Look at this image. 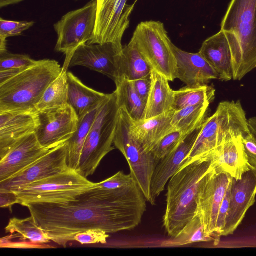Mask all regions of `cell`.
I'll return each instance as SVG.
<instances>
[{"mask_svg": "<svg viewBox=\"0 0 256 256\" xmlns=\"http://www.w3.org/2000/svg\"><path fill=\"white\" fill-rule=\"evenodd\" d=\"M146 201L134 182L114 190L95 186L64 203L34 202L26 207L50 240L66 247L78 233L89 230L113 234L134 229L142 222Z\"/></svg>", "mask_w": 256, "mask_h": 256, "instance_id": "obj_1", "label": "cell"}, {"mask_svg": "<svg viewBox=\"0 0 256 256\" xmlns=\"http://www.w3.org/2000/svg\"><path fill=\"white\" fill-rule=\"evenodd\" d=\"M214 168L212 160H196L169 180L163 225L171 238H176L196 215L201 184Z\"/></svg>", "mask_w": 256, "mask_h": 256, "instance_id": "obj_2", "label": "cell"}, {"mask_svg": "<svg viewBox=\"0 0 256 256\" xmlns=\"http://www.w3.org/2000/svg\"><path fill=\"white\" fill-rule=\"evenodd\" d=\"M62 70L55 60H40L0 85V113L36 110L44 91Z\"/></svg>", "mask_w": 256, "mask_h": 256, "instance_id": "obj_3", "label": "cell"}, {"mask_svg": "<svg viewBox=\"0 0 256 256\" xmlns=\"http://www.w3.org/2000/svg\"><path fill=\"white\" fill-rule=\"evenodd\" d=\"M249 133L248 120L240 102H220L216 112L202 123L192 150L179 170L196 160H212L216 148L228 137L244 136Z\"/></svg>", "mask_w": 256, "mask_h": 256, "instance_id": "obj_4", "label": "cell"}, {"mask_svg": "<svg viewBox=\"0 0 256 256\" xmlns=\"http://www.w3.org/2000/svg\"><path fill=\"white\" fill-rule=\"evenodd\" d=\"M221 30L234 33L238 53L232 63V80H241L256 68V0H232Z\"/></svg>", "mask_w": 256, "mask_h": 256, "instance_id": "obj_5", "label": "cell"}, {"mask_svg": "<svg viewBox=\"0 0 256 256\" xmlns=\"http://www.w3.org/2000/svg\"><path fill=\"white\" fill-rule=\"evenodd\" d=\"M120 108L116 91L108 94L99 106L85 141L77 171L84 177L92 175L104 157L115 148L112 144Z\"/></svg>", "mask_w": 256, "mask_h": 256, "instance_id": "obj_6", "label": "cell"}, {"mask_svg": "<svg viewBox=\"0 0 256 256\" xmlns=\"http://www.w3.org/2000/svg\"><path fill=\"white\" fill-rule=\"evenodd\" d=\"M78 172L71 170L34 182L14 192L18 204L26 206L34 202L64 203L96 186Z\"/></svg>", "mask_w": 256, "mask_h": 256, "instance_id": "obj_7", "label": "cell"}, {"mask_svg": "<svg viewBox=\"0 0 256 256\" xmlns=\"http://www.w3.org/2000/svg\"><path fill=\"white\" fill-rule=\"evenodd\" d=\"M132 120L123 108H120L115 131L114 144L124 156L134 180L141 189L146 200L156 204L151 194V182L158 163L150 152H146L130 132Z\"/></svg>", "mask_w": 256, "mask_h": 256, "instance_id": "obj_8", "label": "cell"}, {"mask_svg": "<svg viewBox=\"0 0 256 256\" xmlns=\"http://www.w3.org/2000/svg\"><path fill=\"white\" fill-rule=\"evenodd\" d=\"M152 70L169 81L176 78V62L172 44L163 23L146 21L136 26L130 40Z\"/></svg>", "mask_w": 256, "mask_h": 256, "instance_id": "obj_9", "label": "cell"}, {"mask_svg": "<svg viewBox=\"0 0 256 256\" xmlns=\"http://www.w3.org/2000/svg\"><path fill=\"white\" fill-rule=\"evenodd\" d=\"M96 13V0H91L83 7L66 13L54 25L58 36L55 50L66 55L63 70H67L75 50L92 38Z\"/></svg>", "mask_w": 256, "mask_h": 256, "instance_id": "obj_10", "label": "cell"}, {"mask_svg": "<svg viewBox=\"0 0 256 256\" xmlns=\"http://www.w3.org/2000/svg\"><path fill=\"white\" fill-rule=\"evenodd\" d=\"M96 22L92 38L87 44H114L122 49V40L129 26L130 17L135 3L128 0H96Z\"/></svg>", "mask_w": 256, "mask_h": 256, "instance_id": "obj_11", "label": "cell"}, {"mask_svg": "<svg viewBox=\"0 0 256 256\" xmlns=\"http://www.w3.org/2000/svg\"><path fill=\"white\" fill-rule=\"evenodd\" d=\"M78 118L70 106L37 111L36 137L40 145L52 149L68 140L76 131Z\"/></svg>", "mask_w": 256, "mask_h": 256, "instance_id": "obj_12", "label": "cell"}, {"mask_svg": "<svg viewBox=\"0 0 256 256\" xmlns=\"http://www.w3.org/2000/svg\"><path fill=\"white\" fill-rule=\"evenodd\" d=\"M227 172L214 168L204 178L197 199V212L200 214L206 232L214 238L220 207L232 182Z\"/></svg>", "mask_w": 256, "mask_h": 256, "instance_id": "obj_13", "label": "cell"}, {"mask_svg": "<svg viewBox=\"0 0 256 256\" xmlns=\"http://www.w3.org/2000/svg\"><path fill=\"white\" fill-rule=\"evenodd\" d=\"M68 170L66 142L51 149L18 174L0 182V190L16 192L30 184Z\"/></svg>", "mask_w": 256, "mask_h": 256, "instance_id": "obj_14", "label": "cell"}, {"mask_svg": "<svg viewBox=\"0 0 256 256\" xmlns=\"http://www.w3.org/2000/svg\"><path fill=\"white\" fill-rule=\"evenodd\" d=\"M122 50L111 43L84 44L75 50L68 67L84 66L116 82L119 78L118 59Z\"/></svg>", "mask_w": 256, "mask_h": 256, "instance_id": "obj_15", "label": "cell"}, {"mask_svg": "<svg viewBox=\"0 0 256 256\" xmlns=\"http://www.w3.org/2000/svg\"><path fill=\"white\" fill-rule=\"evenodd\" d=\"M256 168L250 166L241 179L232 178L230 206L221 236L234 234L256 202Z\"/></svg>", "mask_w": 256, "mask_h": 256, "instance_id": "obj_16", "label": "cell"}, {"mask_svg": "<svg viewBox=\"0 0 256 256\" xmlns=\"http://www.w3.org/2000/svg\"><path fill=\"white\" fill-rule=\"evenodd\" d=\"M36 126V110L0 113V159Z\"/></svg>", "mask_w": 256, "mask_h": 256, "instance_id": "obj_17", "label": "cell"}, {"mask_svg": "<svg viewBox=\"0 0 256 256\" xmlns=\"http://www.w3.org/2000/svg\"><path fill=\"white\" fill-rule=\"evenodd\" d=\"M50 150L40 145L35 133L25 136L0 159V182L18 174Z\"/></svg>", "mask_w": 256, "mask_h": 256, "instance_id": "obj_18", "label": "cell"}, {"mask_svg": "<svg viewBox=\"0 0 256 256\" xmlns=\"http://www.w3.org/2000/svg\"><path fill=\"white\" fill-rule=\"evenodd\" d=\"M202 125L186 135L171 152L158 164L151 182V194L154 200L165 190L168 182L178 171L190 152L200 134Z\"/></svg>", "mask_w": 256, "mask_h": 256, "instance_id": "obj_19", "label": "cell"}, {"mask_svg": "<svg viewBox=\"0 0 256 256\" xmlns=\"http://www.w3.org/2000/svg\"><path fill=\"white\" fill-rule=\"evenodd\" d=\"M172 48L176 62V78L186 86H203L211 80L219 78L214 69L199 52H188L174 44Z\"/></svg>", "mask_w": 256, "mask_h": 256, "instance_id": "obj_20", "label": "cell"}, {"mask_svg": "<svg viewBox=\"0 0 256 256\" xmlns=\"http://www.w3.org/2000/svg\"><path fill=\"white\" fill-rule=\"evenodd\" d=\"M232 32L220 30L202 43L199 52L208 62L222 82L232 80Z\"/></svg>", "mask_w": 256, "mask_h": 256, "instance_id": "obj_21", "label": "cell"}, {"mask_svg": "<svg viewBox=\"0 0 256 256\" xmlns=\"http://www.w3.org/2000/svg\"><path fill=\"white\" fill-rule=\"evenodd\" d=\"M242 135L226 138L214 152L212 161L215 168L228 174L232 178L241 179L250 167L242 143Z\"/></svg>", "mask_w": 256, "mask_h": 256, "instance_id": "obj_22", "label": "cell"}, {"mask_svg": "<svg viewBox=\"0 0 256 256\" xmlns=\"http://www.w3.org/2000/svg\"><path fill=\"white\" fill-rule=\"evenodd\" d=\"M174 112L171 110L148 120L138 122L132 120L130 134L146 152H150L161 139L174 130L171 124Z\"/></svg>", "mask_w": 256, "mask_h": 256, "instance_id": "obj_23", "label": "cell"}, {"mask_svg": "<svg viewBox=\"0 0 256 256\" xmlns=\"http://www.w3.org/2000/svg\"><path fill=\"white\" fill-rule=\"evenodd\" d=\"M68 104L74 110L78 120L98 108L108 94L97 92L84 85L71 72H67Z\"/></svg>", "mask_w": 256, "mask_h": 256, "instance_id": "obj_24", "label": "cell"}, {"mask_svg": "<svg viewBox=\"0 0 256 256\" xmlns=\"http://www.w3.org/2000/svg\"><path fill=\"white\" fill-rule=\"evenodd\" d=\"M151 76L152 86L144 120L158 116L172 110L174 90L170 87L169 80L154 70Z\"/></svg>", "mask_w": 256, "mask_h": 256, "instance_id": "obj_25", "label": "cell"}, {"mask_svg": "<svg viewBox=\"0 0 256 256\" xmlns=\"http://www.w3.org/2000/svg\"><path fill=\"white\" fill-rule=\"evenodd\" d=\"M118 64V79L129 81L147 76L151 74L152 70L136 45L130 41L128 45L123 46L120 52Z\"/></svg>", "mask_w": 256, "mask_h": 256, "instance_id": "obj_26", "label": "cell"}, {"mask_svg": "<svg viewBox=\"0 0 256 256\" xmlns=\"http://www.w3.org/2000/svg\"><path fill=\"white\" fill-rule=\"evenodd\" d=\"M118 102L134 122L144 120L147 102L136 90L131 81L120 78L115 82Z\"/></svg>", "mask_w": 256, "mask_h": 256, "instance_id": "obj_27", "label": "cell"}, {"mask_svg": "<svg viewBox=\"0 0 256 256\" xmlns=\"http://www.w3.org/2000/svg\"><path fill=\"white\" fill-rule=\"evenodd\" d=\"M98 108L91 111L78 120L76 131L66 142L67 164L70 170L77 172L78 169L83 147L88 133L95 120Z\"/></svg>", "mask_w": 256, "mask_h": 256, "instance_id": "obj_28", "label": "cell"}, {"mask_svg": "<svg viewBox=\"0 0 256 256\" xmlns=\"http://www.w3.org/2000/svg\"><path fill=\"white\" fill-rule=\"evenodd\" d=\"M6 232L11 234L9 238H20L23 242L40 244L49 242L47 234L36 224L33 218H13L5 228Z\"/></svg>", "mask_w": 256, "mask_h": 256, "instance_id": "obj_29", "label": "cell"}, {"mask_svg": "<svg viewBox=\"0 0 256 256\" xmlns=\"http://www.w3.org/2000/svg\"><path fill=\"white\" fill-rule=\"evenodd\" d=\"M67 72L62 69L60 75L46 88L36 106L37 111L58 108L68 105Z\"/></svg>", "mask_w": 256, "mask_h": 256, "instance_id": "obj_30", "label": "cell"}, {"mask_svg": "<svg viewBox=\"0 0 256 256\" xmlns=\"http://www.w3.org/2000/svg\"><path fill=\"white\" fill-rule=\"evenodd\" d=\"M215 90L207 84L184 87L174 91L172 109L175 112L188 106L204 104H210L215 96Z\"/></svg>", "mask_w": 256, "mask_h": 256, "instance_id": "obj_31", "label": "cell"}, {"mask_svg": "<svg viewBox=\"0 0 256 256\" xmlns=\"http://www.w3.org/2000/svg\"><path fill=\"white\" fill-rule=\"evenodd\" d=\"M210 104L188 106L175 112L171 122L172 128L186 136L202 124Z\"/></svg>", "mask_w": 256, "mask_h": 256, "instance_id": "obj_32", "label": "cell"}, {"mask_svg": "<svg viewBox=\"0 0 256 256\" xmlns=\"http://www.w3.org/2000/svg\"><path fill=\"white\" fill-rule=\"evenodd\" d=\"M172 239V240L165 242L164 246H180L213 240L216 242L214 238L206 232L202 218L198 212L180 234L176 238Z\"/></svg>", "mask_w": 256, "mask_h": 256, "instance_id": "obj_33", "label": "cell"}, {"mask_svg": "<svg viewBox=\"0 0 256 256\" xmlns=\"http://www.w3.org/2000/svg\"><path fill=\"white\" fill-rule=\"evenodd\" d=\"M185 136L179 131L174 130L161 139L150 152L156 160L159 162L171 152Z\"/></svg>", "mask_w": 256, "mask_h": 256, "instance_id": "obj_34", "label": "cell"}, {"mask_svg": "<svg viewBox=\"0 0 256 256\" xmlns=\"http://www.w3.org/2000/svg\"><path fill=\"white\" fill-rule=\"evenodd\" d=\"M38 60L28 55L14 54L7 50L0 52V71L16 68H28L36 64Z\"/></svg>", "mask_w": 256, "mask_h": 256, "instance_id": "obj_35", "label": "cell"}, {"mask_svg": "<svg viewBox=\"0 0 256 256\" xmlns=\"http://www.w3.org/2000/svg\"><path fill=\"white\" fill-rule=\"evenodd\" d=\"M32 21H12L0 18V41L6 42L10 37L20 36L22 32L32 26Z\"/></svg>", "mask_w": 256, "mask_h": 256, "instance_id": "obj_36", "label": "cell"}, {"mask_svg": "<svg viewBox=\"0 0 256 256\" xmlns=\"http://www.w3.org/2000/svg\"><path fill=\"white\" fill-rule=\"evenodd\" d=\"M135 182L130 174L120 171L110 178L96 184V187L102 190H114L132 184Z\"/></svg>", "mask_w": 256, "mask_h": 256, "instance_id": "obj_37", "label": "cell"}, {"mask_svg": "<svg viewBox=\"0 0 256 256\" xmlns=\"http://www.w3.org/2000/svg\"><path fill=\"white\" fill-rule=\"evenodd\" d=\"M109 237L108 234L100 230H89L78 233L74 237V241L82 244L100 243L104 244Z\"/></svg>", "mask_w": 256, "mask_h": 256, "instance_id": "obj_38", "label": "cell"}, {"mask_svg": "<svg viewBox=\"0 0 256 256\" xmlns=\"http://www.w3.org/2000/svg\"><path fill=\"white\" fill-rule=\"evenodd\" d=\"M231 182L220 204L218 214L215 235L218 238H220V237L221 236V234L224 230L226 216L229 209L230 198Z\"/></svg>", "mask_w": 256, "mask_h": 256, "instance_id": "obj_39", "label": "cell"}, {"mask_svg": "<svg viewBox=\"0 0 256 256\" xmlns=\"http://www.w3.org/2000/svg\"><path fill=\"white\" fill-rule=\"evenodd\" d=\"M242 143L248 163L256 168V136L250 132L242 136Z\"/></svg>", "mask_w": 256, "mask_h": 256, "instance_id": "obj_40", "label": "cell"}, {"mask_svg": "<svg viewBox=\"0 0 256 256\" xmlns=\"http://www.w3.org/2000/svg\"><path fill=\"white\" fill-rule=\"evenodd\" d=\"M131 82L139 96L144 100L147 102L152 86L151 74L144 78Z\"/></svg>", "mask_w": 256, "mask_h": 256, "instance_id": "obj_41", "label": "cell"}, {"mask_svg": "<svg viewBox=\"0 0 256 256\" xmlns=\"http://www.w3.org/2000/svg\"><path fill=\"white\" fill-rule=\"evenodd\" d=\"M18 204L16 194L12 191L0 190V206L1 208H8L12 212V206Z\"/></svg>", "mask_w": 256, "mask_h": 256, "instance_id": "obj_42", "label": "cell"}, {"mask_svg": "<svg viewBox=\"0 0 256 256\" xmlns=\"http://www.w3.org/2000/svg\"><path fill=\"white\" fill-rule=\"evenodd\" d=\"M26 69L27 68H16L0 71V85L2 84Z\"/></svg>", "mask_w": 256, "mask_h": 256, "instance_id": "obj_43", "label": "cell"}, {"mask_svg": "<svg viewBox=\"0 0 256 256\" xmlns=\"http://www.w3.org/2000/svg\"><path fill=\"white\" fill-rule=\"evenodd\" d=\"M248 123L250 132L256 136V118H250Z\"/></svg>", "mask_w": 256, "mask_h": 256, "instance_id": "obj_44", "label": "cell"}, {"mask_svg": "<svg viewBox=\"0 0 256 256\" xmlns=\"http://www.w3.org/2000/svg\"><path fill=\"white\" fill-rule=\"evenodd\" d=\"M24 0H0V8L17 4L22 2Z\"/></svg>", "mask_w": 256, "mask_h": 256, "instance_id": "obj_45", "label": "cell"}, {"mask_svg": "<svg viewBox=\"0 0 256 256\" xmlns=\"http://www.w3.org/2000/svg\"><path fill=\"white\" fill-rule=\"evenodd\" d=\"M137 1H138V0H136V2H134V3L136 4Z\"/></svg>", "mask_w": 256, "mask_h": 256, "instance_id": "obj_46", "label": "cell"}]
</instances>
